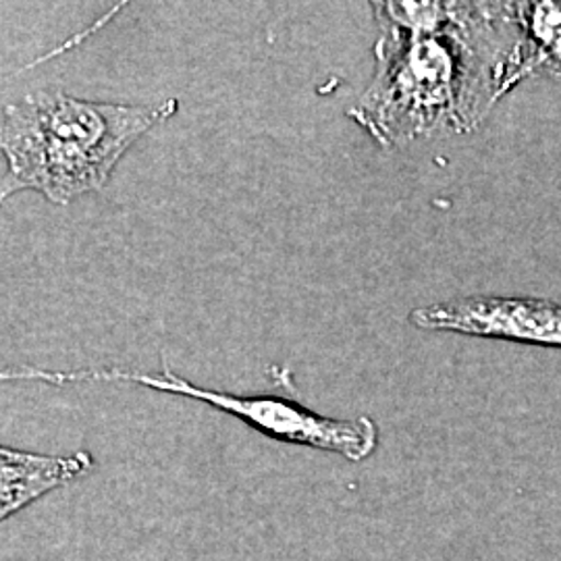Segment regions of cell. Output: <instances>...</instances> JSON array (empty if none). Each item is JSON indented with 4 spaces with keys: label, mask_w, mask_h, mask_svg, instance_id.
<instances>
[{
    "label": "cell",
    "mask_w": 561,
    "mask_h": 561,
    "mask_svg": "<svg viewBox=\"0 0 561 561\" xmlns=\"http://www.w3.org/2000/svg\"><path fill=\"white\" fill-rule=\"evenodd\" d=\"M377 71L350 119L382 148L470 134L510 88L514 2H375Z\"/></svg>",
    "instance_id": "cell-1"
},
{
    "label": "cell",
    "mask_w": 561,
    "mask_h": 561,
    "mask_svg": "<svg viewBox=\"0 0 561 561\" xmlns=\"http://www.w3.org/2000/svg\"><path fill=\"white\" fill-rule=\"evenodd\" d=\"M180 111L178 99L123 104L36 90L0 113V206L20 192H38L57 206L101 192L127 150Z\"/></svg>",
    "instance_id": "cell-2"
},
{
    "label": "cell",
    "mask_w": 561,
    "mask_h": 561,
    "mask_svg": "<svg viewBox=\"0 0 561 561\" xmlns=\"http://www.w3.org/2000/svg\"><path fill=\"white\" fill-rule=\"evenodd\" d=\"M80 377L81 382H136L159 393L201 401L222 414H229L248 424L250 428L259 431L268 439L310 447L327 454H337L341 458L356 463L370 458L379 445V426L368 416L329 419L291 398H280L271 393L238 396L217 389H206L175 375L164 360L161 373L108 368L80 370Z\"/></svg>",
    "instance_id": "cell-3"
},
{
    "label": "cell",
    "mask_w": 561,
    "mask_h": 561,
    "mask_svg": "<svg viewBox=\"0 0 561 561\" xmlns=\"http://www.w3.org/2000/svg\"><path fill=\"white\" fill-rule=\"evenodd\" d=\"M408 319L422 331L561 350V304L542 298L466 296L414 308Z\"/></svg>",
    "instance_id": "cell-4"
},
{
    "label": "cell",
    "mask_w": 561,
    "mask_h": 561,
    "mask_svg": "<svg viewBox=\"0 0 561 561\" xmlns=\"http://www.w3.org/2000/svg\"><path fill=\"white\" fill-rule=\"evenodd\" d=\"M92 468L94 458L88 451L44 456L0 445V522L60 486L78 481Z\"/></svg>",
    "instance_id": "cell-5"
},
{
    "label": "cell",
    "mask_w": 561,
    "mask_h": 561,
    "mask_svg": "<svg viewBox=\"0 0 561 561\" xmlns=\"http://www.w3.org/2000/svg\"><path fill=\"white\" fill-rule=\"evenodd\" d=\"M520 38L510 57V88L547 71L561 78V2H514Z\"/></svg>",
    "instance_id": "cell-6"
},
{
    "label": "cell",
    "mask_w": 561,
    "mask_h": 561,
    "mask_svg": "<svg viewBox=\"0 0 561 561\" xmlns=\"http://www.w3.org/2000/svg\"><path fill=\"white\" fill-rule=\"evenodd\" d=\"M38 381L48 385H67L73 382L71 370H44L36 366H18V368H0V385L4 382Z\"/></svg>",
    "instance_id": "cell-7"
}]
</instances>
